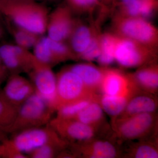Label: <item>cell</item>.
Masks as SVG:
<instances>
[{"instance_id":"6da1fadb","label":"cell","mask_w":158,"mask_h":158,"mask_svg":"<svg viewBox=\"0 0 158 158\" xmlns=\"http://www.w3.org/2000/svg\"><path fill=\"white\" fill-rule=\"evenodd\" d=\"M0 13L20 28L40 36L46 32L48 10L37 1L0 0Z\"/></svg>"},{"instance_id":"7a4b0ae2","label":"cell","mask_w":158,"mask_h":158,"mask_svg":"<svg viewBox=\"0 0 158 158\" xmlns=\"http://www.w3.org/2000/svg\"><path fill=\"white\" fill-rule=\"evenodd\" d=\"M54 111L41 97L34 92L19 108L10 134L48 124Z\"/></svg>"},{"instance_id":"3957f363","label":"cell","mask_w":158,"mask_h":158,"mask_svg":"<svg viewBox=\"0 0 158 158\" xmlns=\"http://www.w3.org/2000/svg\"><path fill=\"white\" fill-rule=\"evenodd\" d=\"M8 139L15 149L21 153L30 155L41 146L50 143L63 142L50 127L29 129L14 134Z\"/></svg>"},{"instance_id":"277c9868","label":"cell","mask_w":158,"mask_h":158,"mask_svg":"<svg viewBox=\"0 0 158 158\" xmlns=\"http://www.w3.org/2000/svg\"><path fill=\"white\" fill-rule=\"evenodd\" d=\"M28 74L35 92L56 111L57 78L51 67L43 64L36 59L33 68Z\"/></svg>"},{"instance_id":"5b68a950","label":"cell","mask_w":158,"mask_h":158,"mask_svg":"<svg viewBox=\"0 0 158 158\" xmlns=\"http://www.w3.org/2000/svg\"><path fill=\"white\" fill-rule=\"evenodd\" d=\"M56 78L55 110L64 105L85 98L84 97L87 88L76 73L67 69L61 72Z\"/></svg>"},{"instance_id":"8992f818","label":"cell","mask_w":158,"mask_h":158,"mask_svg":"<svg viewBox=\"0 0 158 158\" xmlns=\"http://www.w3.org/2000/svg\"><path fill=\"white\" fill-rule=\"evenodd\" d=\"M116 28L125 37L146 47L156 43L157 33L149 23L137 17L121 18L116 22Z\"/></svg>"},{"instance_id":"52a82bcc","label":"cell","mask_w":158,"mask_h":158,"mask_svg":"<svg viewBox=\"0 0 158 158\" xmlns=\"http://www.w3.org/2000/svg\"><path fill=\"white\" fill-rule=\"evenodd\" d=\"M0 57L9 73H28L33 68L36 58L28 49L9 43L0 44Z\"/></svg>"},{"instance_id":"ba28073f","label":"cell","mask_w":158,"mask_h":158,"mask_svg":"<svg viewBox=\"0 0 158 158\" xmlns=\"http://www.w3.org/2000/svg\"><path fill=\"white\" fill-rule=\"evenodd\" d=\"M147 47L129 38H118L115 48V60L122 66L132 67L142 64L149 54Z\"/></svg>"},{"instance_id":"9c48e42d","label":"cell","mask_w":158,"mask_h":158,"mask_svg":"<svg viewBox=\"0 0 158 158\" xmlns=\"http://www.w3.org/2000/svg\"><path fill=\"white\" fill-rule=\"evenodd\" d=\"M75 23L68 6H60L49 15L46 32L48 37L64 42L70 36Z\"/></svg>"},{"instance_id":"30bf717a","label":"cell","mask_w":158,"mask_h":158,"mask_svg":"<svg viewBox=\"0 0 158 158\" xmlns=\"http://www.w3.org/2000/svg\"><path fill=\"white\" fill-rule=\"evenodd\" d=\"M48 125L60 137L72 141H88L94 135V131L91 126L76 119L57 117L51 119Z\"/></svg>"},{"instance_id":"8fae6325","label":"cell","mask_w":158,"mask_h":158,"mask_svg":"<svg viewBox=\"0 0 158 158\" xmlns=\"http://www.w3.org/2000/svg\"><path fill=\"white\" fill-rule=\"evenodd\" d=\"M2 90L7 99L19 107L35 92L31 82L19 74L10 75Z\"/></svg>"},{"instance_id":"7c38bea8","label":"cell","mask_w":158,"mask_h":158,"mask_svg":"<svg viewBox=\"0 0 158 158\" xmlns=\"http://www.w3.org/2000/svg\"><path fill=\"white\" fill-rule=\"evenodd\" d=\"M154 118L151 113H144L130 116L122 122L118 131L127 139L140 138L152 127Z\"/></svg>"},{"instance_id":"4fadbf2b","label":"cell","mask_w":158,"mask_h":158,"mask_svg":"<svg viewBox=\"0 0 158 158\" xmlns=\"http://www.w3.org/2000/svg\"><path fill=\"white\" fill-rule=\"evenodd\" d=\"M101 86L104 94L125 96L127 80L118 72L110 71L104 74Z\"/></svg>"},{"instance_id":"5bb4252c","label":"cell","mask_w":158,"mask_h":158,"mask_svg":"<svg viewBox=\"0 0 158 158\" xmlns=\"http://www.w3.org/2000/svg\"><path fill=\"white\" fill-rule=\"evenodd\" d=\"M19 108L7 99L0 89V134L6 135L11 133Z\"/></svg>"},{"instance_id":"9a60e30c","label":"cell","mask_w":158,"mask_h":158,"mask_svg":"<svg viewBox=\"0 0 158 158\" xmlns=\"http://www.w3.org/2000/svg\"><path fill=\"white\" fill-rule=\"evenodd\" d=\"M69 69L80 77L87 88L101 85L104 73L98 69L89 64H76Z\"/></svg>"},{"instance_id":"2e32d148","label":"cell","mask_w":158,"mask_h":158,"mask_svg":"<svg viewBox=\"0 0 158 158\" xmlns=\"http://www.w3.org/2000/svg\"><path fill=\"white\" fill-rule=\"evenodd\" d=\"M69 46L74 55L81 56L88 48L92 37L88 27L82 25H75L69 38Z\"/></svg>"},{"instance_id":"e0dca14e","label":"cell","mask_w":158,"mask_h":158,"mask_svg":"<svg viewBox=\"0 0 158 158\" xmlns=\"http://www.w3.org/2000/svg\"><path fill=\"white\" fill-rule=\"evenodd\" d=\"M156 108L155 101L147 96H139L133 98L126 107V111L131 116L141 113H152Z\"/></svg>"},{"instance_id":"ac0fdd59","label":"cell","mask_w":158,"mask_h":158,"mask_svg":"<svg viewBox=\"0 0 158 158\" xmlns=\"http://www.w3.org/2000/svg\"><path fill=\"white\" fill-rule=\"evenodd\" d=\"M11 24H8L9 29L15 44L27 49L34 48L41 36Z\"/></svg>"},{"instance_id":"d6986e66","label":"cell","mask_w":158,"mask_h":158,"mask_svg":"<svg viewBox=\"0 0 158 158\" xmlns=\"http://www.w3.org/2000/svg\"><path fill=\"white\" fill-rule=\"evenodd\" d=\"M118 37L111 34H105L100 40L101 53L98 61L101 64L108 65L115 60V48Z\"/></svg>"},{"instance_id":"ffe728a7","label":"cell","mask_w":158,"mask_h":158,"mask_svg":"<svg viewBox=\"0 0 158 158\" xmlns=\"http://www.w3.org/2000/svg\"><path fill=\"white\" fill-rule=\"evenodd\" d=\"M127 104L126 96L104 94L101 100L102 107L112 116H118L125 109Z\"/></svg>"},{"instance_id":"44dd1931","label":"cell","mask_w":158,"mask_h":158,"mask_svg":"<svg viewBox=\"0 0 158 158\" xmlns=\"http://www.w3.org/2000/svg\"><path fill=\"white\" fill-rule=\"evenodd\" d=\"M103 115V112L101 106L97 103L90 102L73 119L91 126L99 121Z\"/></svg>"},{"instance_id":"7402d4cb","label":"cell","mask_w":158,"mask_h":158,"mask_svg":"<svg viewBox=\"0 0 158 158\" xmlns=\"http://www.w3.org/2000/svg\"><path fill=\"white\" fill-rule=\"evenodd\" d=\"M88 155L90 157L94 158H112L116 156L115 147L106 141H96L91 144Z\"/></svg>"},{"instance_id":"603a6c76","label":"cell","mask_w":158,"mask_h":158,"mask_svg":"<svg viewBox=\"0 0 158 158\" xmlns=\"http://www.w3.org/2000/svg\"><path fill=\"white\" fill-rule=\"evenodd\" d=\"M90 103L85 98L62 106L58 111L57 117L63 119H73L76 116Z\"/></svg>"},{"instance_id":"cb8c5ba5","label":"cell","mask_w":158,"mask_h":158,"mask_svg":"<svg viewBox=\"0 0 158 158\" xmlns=\"http://www.w3.org/2000/svg\"><path fill=\"white\" fill-rule=\"evenodd\" d=\"M139 84L148 90H156L158 86L157 71L153 68H147L139 71L136 74Z\"/></svg>"},{"instance_id":"d4e9b609","label":"cell","mask_w":158,"mask_h":158,"mask_svg":"<svg viewBox=\"0 0 158 158\" xmlns=\"http://www.w3.org/2000/svg\"><path fill=\"white\" fill-rule=\"evenodd\" d=\"M64 141L50 143L41 146L31 152L29 156L33 158H52L56 156L59 149L65 145Z\"/></svg>"},{"instance_id":"484cf974","label":"cell","mask_w":158,"mask_h":158,"mask_svg":"<svg viewBox=\"0 0 158 158\" xmlns=\"http://www.w3.org/2000/svg\"><path fill=\"white\" fill-rule=\"evenodd\" d=\"M100 53L99 41L92 38L89 46L80 56L85 60L91 61L98 58Z\"/></svg>"},{"instance_id":"4316f807","label":"cell","mask_w":158,"mask_h":158,"mask_svg":"<svg viewBox=\"0 0 158 158\" xmlns=\"http://www.w3.org/2000/svg\"><path fill=\"white\" fill-rule=\"evenodd\" d=\"M125 11L131 17L141 15V0H120Z\"/></svg>"},{"instance_id":"83f0119b","label":"cell","mask_w":158,"mask_h":158,"mask_svg":"<svg viewBox=\"0 0 158 158\" xmlns=\"http://www.w3.org/2000/svg\"><path fill=\"white\" fill-rule=\"evenodd\" d=\"M71 9L77 11H84L92 8L98 0H65Z\"/></svg>"},{"instance_id":"f1b7e54d","label":"cell","mask_w":158,"mask_h":158,"mask_svg":"<svg viewBox=\"0 0 158 158\" xmlns=\"http://www.w3.org/2000/svg\"><path fill=\"white\" fill-rule=\"evenodd\" d=\"M134 156L137 158H156L158 157V153L152 146L144 144L137 148Z\"/></svg>"},{"instance_id":"f546056e","label":"cell","mask_w":158,"mask_h":158,"mask_svg":"<svg viewBox=\"0 0 158 158\" xmlns=\"http://www.w3.org/2000/svg\"><path fill=\"white\" fill-rule=\"evenodd\" d=\"M154 0H141V15L144 16L151 14L154 6Z\"/></svg>"},{"instance_id":"4dcf8cb0","label":"cell","mask_w":158,"mask_h":158,"mask_svg":"<svg viewBox=\"0 0 158 158\" xmlns=\"http://www.w3.org/2000/svg\"><path fill=\"white\" fill-rule=\"evenodd\" d=\"M9 73L0 57V89L3 83L6 81Z\"/></svg>"},{"instance_id":"1f68e13d","label":"cell","mask_w":158,"mask_h":158,"mask_svg":"<svg viewBox=\"0 0 158 158\" xmlns=\"http://www.w3.org/2000/svg\"><path fill=\"white\" fill-rule=\"evenodd\" d=\"M6 138L5 135L0 134V157H3L4 153V146L3 141Z\"/></svg>"},{"instance_id":"d6a6232c","label":"cell","mask_w":158,"mask_h":158,"mask_svg":"<svg viewBox=\"0 0 158 158\" xmlns=\"http://www.w3.org/2000/svg\"><path fill=\"white\" fill-rule=\"evenodd\" d=\"M3 36V30L2 26L0 25V40L2 39Z\"/></svg>"},{"instance_id":"836d02e7","label":"cell","mask_w":158,"mask_h":158,"mask_svg":"<svg viewBox=\"0 0 158 158\" xmlns=\"http://www.w3.org/2000/svg\"><path fill=\"white\" fill-rule=\"evenodd\" d=\"M8 1H37V0H8Z\"/></svg>"},{"instance_id":"e575fe53","label":"cell","mask_w":158,"mask_h":158,"mask_svg":"<svg viewBox=\"0 0 158 158\" xmlns=\"http://www.w3.org/2000/svg\"><path fill=\"white\" fill-rule=\"evenodd\" d=\"M106 1H113V0H106Z\"/></svg>"}]
</instances>
